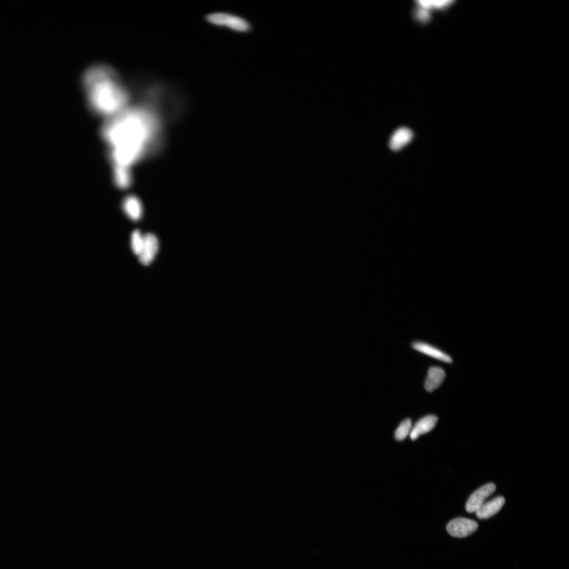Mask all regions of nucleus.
<instances>
[{
    "mask_svg": "<svg viewBox=\"0 0 569 569\" xmlns=\"http://www.w3.org/2000/svg\"><path fill=\"white\" fill-rule=\"evenodd\" d=\"M496 486L493 483L486 484L473 493L466 504V510L469 513H476L487 498L493 494Z\"/></svg>",
    "mask_w": 569,
    "mask_h": 569,
    "instance_id": "obj_5",
    "label": "nucleus"
},
{
    "mask_svg": "<svg viewBox=\"0 0 569 569\" xmlns=\"http://www.w3.org/2000/svg\"><path fill=\"white\" fill-rule=\"evenodd\" d=\"M159 120L154 107L148 104L128 106L108 118L102 135L110 147L113 166L131 169L148 148Z\"/></svg>",
    "mask_w": 569,
    "mask_h": 569,
    "instance_id": "obj_1",
    "label": "nucleus"
},
{
    "mask_svg": "<svg viewBox=\"0 0 569 569\" xmlns=\"http://www.w3.org/2000/svg\"><path fill=\"white\" fill-rule=\"evenodd\" d=\"M144 245V236L138 230L133 232L131 236V247L134 253L139 255Z\"/></svg>",
    "mask_w": 569,
    "mask_h": 569,
    "instance_id": "obj_16",
    "label": "nucleus"
},
{
    "mask_svg": "<svg viewBox=\"0 0 569 569\" xmlns=\"http://www.w3.org/2000/svg\"><path fill=\"white\" fill-rule=\"evenodd\" d=\"M446 377L444 370L440 367H432L428 370V374L424 384V387L428 392H432L438 388L444 381Z\"/></svg>",
    "mask_w": 569,
    "mask_h": 569,
    "instance_id": "obj_10",
    "label": "nucleus"
},
{
    "mask_svg": "<svg viewBox=\"0 0 569 569\" xmlns=\"http://www.w3.org/2000/svg\"><path fill=\"white\" fill-rule=\"evenodd\" d=\"M504 503V498L501 496L496 497L488 502L484 503L476 511L477 516L480 519L490 518L501 509Z\"/></svg>",
    "mask_w": 569,
    "mask_h": 569,
    "instance_id": "obj_8",
    "label": "nucleus"
},
{
    "mask_svg": "<svg viewBox=\"0 0 569 569\" xmlns=\"http://www.w3.org/2000/svg\"><path fill=\"white\" fill-rule=\"evenodd\" d=\"M159 249V241L156 236L152 234L144 236V245L139 259L142 264L149 265L154 259Z\"/></svg>",
    "mask_w": 569,
    "mask_h": 569,
    "instance_id": "obj_6",
    "label": "nucleus"
},
{
    "mask_svg": "<svg viewBox=\"0 0 569 569\" xmlns=\"http://www.w3.org/2000/svg\"><path fill=\"white\" fill-rule=\"evenodd\" d=\"M412 346L415 350L434 358V359L447 363H451L452 362L450 356L444 353L443 351L431 346L429 344L418 342L414 343Z\"/></svg>",
    "mask_w": 569,
    "mask_h": 569,
    "instance_id": "obj_11",
    "label": "nucleus"
},
{
    "mask_svg": "<svg viewBox=\"0 0 569 569\" xmlns=\"http://www.w3.org/2000/svg\"><path fill=\"white\" fill-rule=\"evenodd\" d=\"M123 207L126 215L134 220H138L143 215V207L138 198L129 196L124 200Z\"/></svg>",
    "mask_w": 569,
    "mask_h": 569,
    "instance_id": "obj_12",
    "label": "nucleus"
},
{
    "mask_svg": "<svg viewBox=\"0 0 569 569\" xmlns=\"http://www.w3.org/2000/svg\"><path fill=\"white\" fill-rule=\"evenodd\" d=\"M452 2V1H449V0H447V1L446 0H444V1L421 0V1H417V3L420 6V8L427 11L430 9H443L450 5Z\"/></svg>",
    "mask_w": 569,
    "mask_h": 569,
    "instance_id": "obj_14",
    "label": "nucleus"
},
{
    "mask_svg": "<svg viewBox=\"0 0 569 569\" xmlns=\"http://www.w3.org/2000/svg\"><path fill=\"white\" fill-rule=\"evenodd\" d=\"M114 181L118 187L126 188L129 187L132 182L131 169L125 167L113 166Z\"/></svg>",
    "mask_w": 569,
    "mask_h": 569,
    "instance_id": "obj_13",
    "label": "nucleus"
},
{
    "mask_svg": "<svg viewBox=\"0 0 569 569\" xmlns=\"http://www.w3.org/2000/svg\"><path fill=\"white\" fill-rule=\"evenodd\" d=\"M413 133L410 129L402 127L396 130L393 134L389 143V148L393 151H397L411 141Z\"/></svg>",
    "mask_w": 569,
    "mask_h": 569,
    "instance_id": "obj_7",
    "label": "nucleus"
},
{
    "mask_svg": "<svg viewBox=\"0 0 569 569\" xmlns=\"http://www.w3.org/2000/svg\"><path fill=\"white\" fill-rule=\"evenodd\" d=\"M82 84L88 105L95 114L109 118L128 107L129 92L110 66L97 64L89 67Z\"/></svg>",
    "mask_w": 569,
    "mask_h": 569,
    "instance_id": "obj_2",
    "label": "nucleus"
},
{
    "mask_svg": "<svg viewBox=\"0 0 569 569\" xmlns=\"http://www.w3.org/2000/svg\"><path fill=\"white\" fill-rule=\"evenodd\" d=\"M412 427V422L410 419H407L403 421L396 430L395 437L396 440L402 441L404 440L410 433Z\"/></svg>",
    "mask_w": 569,
    "mask_h": 569,
    "instance_id": "obj_15",
    "label": "nucleus"
},
{
    "mask_svg": "<svg viewBox=\"0 0 569 569\" xmlns=\"http://www.w3.org/2000/svg\"><path fill=\"white\" fill-rule=\"evenodd\" d=\"M417 17L422 21H426L430 18V15L428 14V11L424 9L420 8L417 12Z\"/></svg>",
    "mask_w": 569,
    "mask_h": 569,
    "instance_id": "obj_17",
    "label": "nucleus"
},
{
    "mask_svg": "<svg viewBox=\"0 0 569 569\" xmlns=\"http://www.w3.org/2000/svg\"><path fill=\"white\" fill-rule=\"evenodd\" d=\"M478 526L477 523L475 521L459 517L450 522L447 524L446 530L452 536L462 538L475 532Z\"/></svg>",
    "mask_w": 569,
    "mask_h": 569,
    "instance_id": "obj_4",
    "label": "nucleus"
},
{
    "mask_svg": "<svg viewBox=\"0 0 569 569\" xmlns=\"http://www.w3.org/2000/svg\"><path fill=\"white\" fill-rule=\"evenodd\" d=\"M207 20L211 24L225 27L239 33H246L251 29L249 23L241 17L224 12H217L207 16Z\"/></svg>",
    "mask_w": 569,
    "mask_h": 569,
    "instance_id": "obj_3",
    "label": "nucleus"
},
{
    "mask_svg": "<svg viewBox=\"0 0 569 569\" xmlns=\"http://www.w3.org/2000/svg\"><path fill=\"white\" fill-rule=\"evenodd\" d=\"M438 420V418L433 415H427L421 419L411 429L410 433L411 439L417 440L421 435L430 432L436 426Z\"/></svg>",
    "mask_w": 569,
    "mask_h": 569,
    "instance_id": "obj_9",
    "label": "nucleus"
}]
</instances>
